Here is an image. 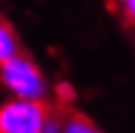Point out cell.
<instances>
[{"label":"cell","instance_id":"6da1fadb","mask_svg":"<svg viewBox=\"0 0 135 133\" xmlns=\"http://www.w3.org/2000/svg\"><path fill=\"white\" fill-rule=\"evenodd\" d=\"M0 80L17 99L42 101L49 91V84L38 65L23 55H17L15 59L0 65Z\"/></svg>","mask_w":135,"mask_h":133},{"label":"cell","instance_id":"277c9868","mask_svg":"<svg viewBox=\"0 0 135 133\" xmlns=\"http://www.w3.org/2000/svg\"><path fill=\"white\" fill-rule=\"evenodd\" d=\"M63 133H101L86 116L82 114H68L65 120L61 122Z\"/></svg>","mask_w":135,"mask_h":133},{"label":"cell","instance_id":"8992f818","mask_svg":"<svg viewBox=\"0 0 135 133\" xmlns=\"http://www.w3.org/2000/svg\"><path fill=\"white\" fill-rule=\"evenodd\" d=\"M120 13H122L131 23H135V0H124V2L120 4Z\"/></svg>","mask_w":135,"mask_h":133},{"label":"cell","instance_id":"52a82bcc","mask_svg":"<svg viewBox=\"0 0 135 133\" xmlns=\"http://www.w3.org/2000/svg\"><path fill=\"white\" fill-rule=\"evenodd\" d=\"M42 133H63V129H61V125H59L57 120H51V122L42 129Z\"/></svg>","mask_w":135,"mask_h":133},{"label":"cell","instance_id":"3957f363","mask_svg":"<svg viewBox=\"0 0 135 133\" xmlns=\"http://www.w3.org/2000/svg\"><path fill=\"white\" fill-rule=\"evenodd\" d=\"M19 55V42L13 32V27L0 19V65L15 59Z\"/></svg>","mask_w":135,"mask_h":133},{"label":"cell","instance_id":"5b68a950","mask_svg":"<svg viewBox=\"0 0 135 133\" xmlns=\"http://www.w3.org/2000/svg\"><path fill=\"white\" fill-rule=\"evenodd\" d=\"M57 97H59L63 103H68V101H72V99L76 97V91H74V87H72L70 82H59V84H57Z\"/></svg>","mask_w":135,"mask_h":133},{"label":"cell","instance_id":"7a4b0ae2","mask_svg":"<svg viewBox=\"0 0 135 133\" xmlns=\"http://www.w3.org/2000/svg\"><path fill=\"white\" fill-rule=\"evenodd\" d=\"M51 122L44 101L8 99L0 106V133H42Z\"/></svg>","mask_w":135,"mask_h":133}]
</instances>
